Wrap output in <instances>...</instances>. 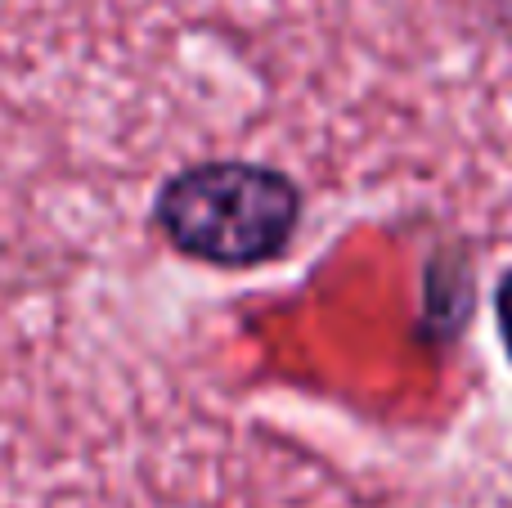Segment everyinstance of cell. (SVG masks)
I'll return each mask as SVG.
<instances>
[{
  "label": "cell",
  "mask_w": 512,
  "mask_h": 508,
  "mask_svg": "<svg viewBox=\"0 0 512 508\" xmlns=\"http://www.w3.org/2000/svg\"><path fill=\"white\" fill-rule=\"evenodd\" d=\"M306 198L279 167L212 158L180 167L153 198L158 234L198 266L252 270L279 261L301 230Z\"/></svg>",
  "instance_id": "6da1fadb"
},
{
  "label": "cell",
  "mask_w": 512,
  "mask_h": 508,
  "mask_svg": "<svg viewBox=\"0 0 512 508\" xmlns=\"http://www.w3.org/2000/svg\"><path fill=\"white\" fill-rule=\"evenodd\" d=\"M477 5H481V0H477ZM486 5H490V9H499L504 18H512V0H486Z\"/></svg>",
  "instance_id": "7a4b0ae2"
}]
</instances>
